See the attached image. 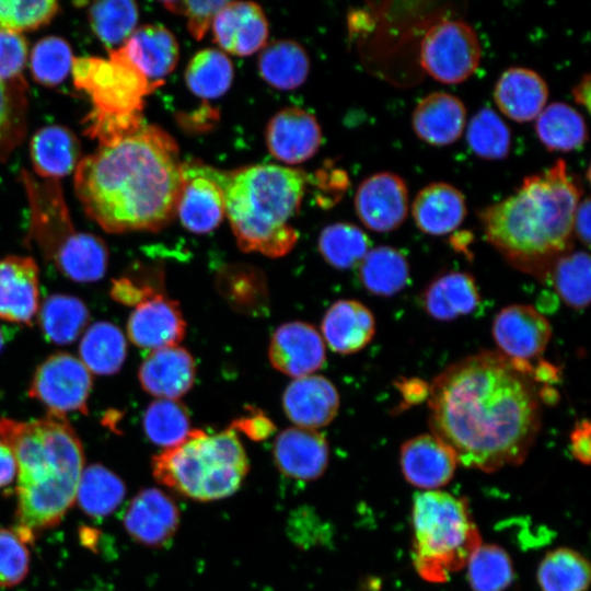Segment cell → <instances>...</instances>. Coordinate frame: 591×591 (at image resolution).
<instances>
[{
    "label": "cell",
    "mask_w": 591,
    "mask_h": 591,
    "mask_svg": "<svg viewBox=\"0 0 591 591\" xmlns=\"http://www.w3.org/2000/svg\"><path fill=\"white\" fill-rule=\"evenodd\" d=\"M532 369L496 351L463 358L429 385V425L457 463L494 472L523 462L542 424Z\"/></svg>",
    "instance_id": "obj_1"
},
{
    "label": "cell",
    "mask_w": 591,
    "mask_h": 591,
    "mask_svg": "<svg viewBox=\"0 0 591 591\" xmlns=\"http://www.w3.org/2000/svg\"><path fill=\"white\" fill-rule=\"evenodd\" d=\"M182 183L178 147L155 125L82 158L74 173L85 213L108 233L166 227L176 215Z\"/></svg>",
    "instance_id": "obj_2"
},
{
    "label": "cell",
    "mask_w": 591,
    "mask_h": 591,
    "mask_svg": "<svg viewBox=\"0 0 591 591\" xmlns=\"http://www.w3.org/2000/svg\"><path fill=\"white\" fill-rule=\"evenodd\" d=\"M581 188L563 160L525 177L507 198L478 212L485 239L514 268L548 279L555 260L571 251Z\"/></svg>",
    "instance_id": "obj_3"
},
{
    "label": "cell",
    "mask_w": 591,
    "mask_h": 591,
    "mask_svg": "<svg viewBox=\"0 0 591 591\" xmlns=\"http://www.w3.org/2000/svg\"><path fill=\"white\" fill-rule=\"evenodd\" d=\"M0 438L16 463L14 531L25 542L57 525L76 501L84 467L82 443L65 416L0 419Z\"/></svg>",
    "instance_id": "obj_4"
},
{
    "label": "cell",
    "mask_w": 591,
    "mask_h": 591,
    "mask_svg": "<svg viewBox=\"0 0 591 591\" xmlns=\"http://www.w3.org/2000/svg\"><path fill=\"white\" fill-rule=\"evenodd\" d=\"M239 247L280 257L296 245L299 233L289 223L298 213L306 185L304 172L257 164L232 172L213 169Z\"/></svg>",
    "instance_id": "obj_5"
},
{
    "label": "cell",
    "mask_w": 591,
    "mask_h": 591,
    "mask_svg": "<svg viewBox=\"0 0 591 591\" xmlns=\"http://www.w3.org/2000/svg\"><path fill=\"white\" fill-rule=\"evenodd\" d=\"M247 472L245 450L231 427L215 434L194 429L152 460L153 477L160 484L198 501L231 496Z\"/></svg>",
    "instance_id": "obj_6"
},
{
    "label": "cell",
    "mask_w": 591,
    "mask_h": 591,
    "mask_svg": "<svg viewBox=\"0 0 591 591\" xmlns=\"http://www.w3.org/2000/svg\"><path fill=\"white\" fill-rule=\"evenodd\" d=\"M412 525L413 564L428 582L448 581L482 544L466 500L438 489L414 497Z\"/></svg>",
    "instance_id": "obj_7"
},
{
    "label": "cell",
    "mask_w": 591,
    "mask_h": 591,
    "mask_svg": "<svg viewBox=\"0 0 591 591\" xmlns=\"http://www.w3.org/2000/svg\"><path fill=\"white\" fill-rule=\"evenodd\" d=\"M73 83L92 100L93 109L108 114L141 113L143 97L162 84L150 82L126 57L121 47L108 59L73 58Z\"/></svg>",
    "instance_id": "obj_8"
},
{
    "label": "cell",
    "mask_w": 591,
    "mask_h": 591,
    "mask_svg": "<svg viewBox=\"0 0 591 591\" xmlns=\"http://www.w3.org/2000/svg\"><path fill=\"white\" fill-rule=\"evenodd\" d=\"M482 58L475 30L463 20H443L431 25L421 42L420 62L436 80L459 83L470 78Z\"/></svg>",
    "instance_id": "obj_9"
},
{
    "label": "cell",
    "mask_w": 591,
    "mask_h": 591,
    "mask_svg": "<svg viewBox=\"0 0 591 591\" xmlns=\"http://www.w3.org/2000/svg\"><path fill=\"white\" fill-rule=\"evenodd\" d=\"M92 384V374L81 360L66 352H57L38 366L28 394L45 405L50 414H86Z\"/></svg>",
    "instance_id": "obj_10"
},
{
    "label": "cell",
    "mask_w": 591,
    "mask_h": 591,
    "mask_svg": "<svg viewBox=\"0 0 591 591\" xmlns=\"http://www.w3.org/2000/svg\"><path fill=\"white\" fill-rule=\"evenodd\" d=\"M31 206L28 239L35 242L50 262L77 234L57 179L38 182L26 171L22 172Z\"/></svg>",
    "instance_id": "obj_11"
},
{
    "label": "cell",
    "mask_w": 591,
    "mask_h": 591,
    "mask_svg": "<svg viewBox=\"0 0 591 591\" xmlns=\"http://www.w3.org/2000/svg\"><path fill=\"white\" fill-rule=\"evenodd\" d=\"M408 206L406 183L392 172H380L367 177L355 196L358 218L375 232L397 229L407 217Z\"/></svg>",
    "instance_id": "obj_12"
},
{
    "label": "cell",
    "mask_w": 591,
    "mask_h": 591,
    "mask_svg": "<svg viewBox=\"0 0 591 591\" xmlns=\"http://www.w3.org/2000/svg\"><path fill=\"white\" fill-rule=\"evenodd\" d=\"M182 179L176 208L182 224L198 234L215 230L224 217V199L213 169L182 164Z\"/></svg>",
    "instance_id": "obj_13"
},
{
    "label": "cell",
    "mask_w": 591,
    "mask_h": 591,
    "mask_svg": "<svg viewBox=\"0 0 591 591\" xmlns=\"http://www.w3.org/2000/svg\"><path fill=\"white\" fill-rule=\"evenodd\" d=\"M493 337L503 356L530 362L544 352L552 337V327L533 306L513 304L496 315Z\"/></svg>",
    "instance_id": "obj_14"
},
{
    "label": "cell",
    "mask_w": 591,
    "mask_h": 591,
    "mask_svg": "<svg viewBox=\"0 0 591 591\" xmlns=\"http://www.w3.org/2000/svg\"><path fill=\"white\" fill-rule=\"evenodd\" d=\"M271 366L293 378L310 375L325 362V344L317 329L305 322L293 321L280 325L268 347Z\"/></svg>",
    "instance_id": "obj_15"
},
{
    "label": "cell",
    "mask_w": 591,
    "mask_h": 591,
    "mask_svg": "<svg viewBox=\"0 0 591 591\" xmlns=\"http://www.w3.org/2000/svg\"><path fill=\"white\" fill-rule=\"evenodd\" d=\"M185 333L186 322L178 302L163 292L137 304L127 322L132 344L151 351L178 345Z\"/></svg>",
    "instance_id": "obj_16"
},
{
    "label": "cell",
    "mask_w": 591,
    "mask_h": 591,
    "mask_svg": "<svg viewBox=\"0 0 591 591\" xmlns=\"http://www.w3.org/2000/svg\"><path fill=\"white\" fill-rule=\"evenodd\" d=\"M127 533L138 543L162 547L171 542L179 524L175 502L158 488L138 493L124 514Z\"/></svg>",
    "instance_id": "obj_17"
},
{
    "label": "cell",
    "mask_w": 591,
    "mask_h": 591,
    "mask_svg": "<svg viewBox=\"0 0 591 591\" xmlns=\"http://www.w3.org/2000/svg\"><path fill=\"white\" fill-rule=\"evenodd\" d=\"M399 465L409 484L424 490H437L452 479L457 460L441 439L424 433L402 444Z\"/></svg>",
    "instance_id": "obj_18"
},
{
    "label": "cell",
    "mask_w": 591,
    "mask_h": 591,
    "mask_svg": "<svg viewBox=\"0 0 591 591\" xmlns=\"http://www.w3.org/2000/svg\"><path fill=\"white\" fill-rule=\"evenodd\" d=\"M322 142L316 118L299 107L276 113L266 128V143L273 157L287 164H299L312 158Z\"/></svg>",
    "instance_id": "obj_19"
},
{
    "label": "cell",
    "mask_w": 591,
    "mask_h": 591,
    "mask_svg": "<svg viewBox=\"0 0 591 591\" xmlns=\"http://www.w3.org/2000/svg\"><path fill=\"white\" fill-rule=\"evenodd\" d=\"M211 26L215 42L229 54L250 56L266 46L268 22L255 2L228 1Z\"/></svg>",
    "instance_id": "obj_20"
},
{
    "label": "cell",
    "mask_w": 591,
    "mask_h": 591,
    "mask_svg": "<svg viewBox=\"0 0 591 591\" xmlns=\"http://www.w3.org/2000/svg\"><path fill=\"white\" fill-rule=\"evenodd\" d=\"M138 378L141 387L158 399L177 401L193 387L196 363L184 347L169 346L150 351L139 368Z\"/></svg>",
    "instance_id": "obj_21"
},
{
    "label": "cell",
    "mask_w": 591,
    "mask_h": 591,
    "mask_svg": "<svg viewBox=\"0 0 591 591\" xmlns=\"http://www.w3.org/2000/svg\"><path fill=\"white\" fill-rule=\"evenodd\" d=\"M273 455L278 470L297 480H313L326 470L329 457L325 436L300 427L281 431L274 443Z\"/></svg>",
    "instance_id": "obj_22"
},
{
    "label": "cell",
    "mask_w": 591,
    "mask_h": 591,
    "mask_svg": "<svg viewBox=\"0 0 591 591\" xmlns=\"http://www.w3.org/2000/svg\"><path fill=\"white\" fill-rule=\"evenodd\" d=\"M39 305L38 267L32 257L0 259V318L30 325Z\"/></svg>",
    "instance_id": "obj_23"
},
{
    "label": "cell",
    "mask_w": 591,
    "mask_h": 591,
    "mask_svg": "<svg viewBox=\"0 0 591 591\" xmlns=\"http://www.w3.org/2000/svg\"><path fill=\"white\" fill-rule=\"evenodd\" d=\"M282 407L286 416L298 427L315 430L335 418L339 394L328 379L310 374L294 379L286 387Z\"/></svg>",
    "instance_id": "obj_24"
},
{
    "label": "cell",
    "mask_w": 591,
    "mask_h": 591,
    "mask_svg": "<svg viewBox=\"0 0 591 591\" xmlns=\"http://www.w3.org/2000/svg\"><path fill=\"white\" fill-rule=\"evenodd\" d=\"M465 123L464 103L457 96L443 91L424 96L412 115V125L417 137L432 146H447L456 141Z\"/></svg>",
    "instance_id": "obj_25"
},
{
    "label": "cell",
    "mask_w": 591,
    "mask_h": 591,
    "mask_svg": "<svg viewBox=\"0 0 591 591\" xmlns=\"http://www.w3.org/2000/svg\"><path fill=\"white\" fill-rule=\"evenodd\" d=\"M548 86L534 70L511 67L498 78L494 100L502 114L518 123L536 118L546 105Z\"/></svg>",
    "instance_id": "obj_26"
},
{
    "label": "cell",
    "mask_w": 591,
    "mask_h": 591,
    "mask_svg": "<svg viewBox=\"0 0 591 591\" xmlns=\"http://www.w3.org/2000/svg\"><path fill=\"white\" fill-rule=\"evenodd\" d=\"M128 60L150 81L162 79L178 61V43L171 31L159 24L143 25L134 31L120 46Z\"/></svg>",
    "instance_id": "obj_27"
},
{
    "label": "cell",
    "mask_w": 591,
    "mask_h": 591,
    "mask_svg": "<svg viewBox=\"0 0 591 591\" xmlns=\"http://www.w3.org/2000/svg\"><path fill=\"white\" fill-rule=\"evenodd\" d=\"M322 338L331 350L350 355L362 350L375 334L372 312L357 300H338L329 306L321 324Z\"/></svg>",
    "instance_id": "obj_28"
},
{
    "label": "cell",
    "mask_w": 591,
    "mask_h": 591,
    "mask_svg": "<svg viewBox=\"0 0 591 591\" xmlns=\"http://www.w3.org/2000/svg\"><path fill=\"white\" fill-rule=\"evenodd\" d=\"M417 228L429 235H444L455 230L466 216L465 197L460 189L444 182L421 188L412 205Z\"/></svg>",
    "instance_id": "obj_29"
},
{
    "label": "cell",
    "mask_w": 591,
    "mask_h": 591,
    "mask_svg": "<svg viewBox=\"0 0 591 591\" xmlns=\"http://www.w3.org/2000/svg\"><path fill=\"white\" fill-rule=\"evenodd\" d=\"M480 294L472 275L449 271L433 279L421 296L428 315L438 321H452L476 310Z\"/></svg>",
    "instance_id": "obj_30"
},
{
    "label": "cell",
    "mask_w": 591,
    "mask_h": 591,
    "mask_svg": "<svg viewBox=\"0 0 591 591\" xmlns=\"http://www.w3.org/2000/svg\"><path fill=\"white\" fill-rule=\"evenodd\" d=\"M35 172L46 179H57L70 174L80 158V143L74 134L60 125L39 129L30 144Z\"/></svg>",
    "instance_id": "obj_31"
},
{
    "label": "cell",
    "mask_w": 591,
    "mask_h": 591,
    "mask_svg": "<svg viewBox=\"0 0 591 591\" xmlns=\"http://www.w3.org/2000/svg\"><path fill=\"white\" fill-rule=\"evenodd\" d=\"M217 288L235 311L255 316L267 313V280L259 269L245 264L228 265L218 273Z\"/></svg>",
    "instance_id": "obj_32"
},
{
    "label": "cell",
    "mask_w": 591,
    "mask_h": 591,
    "mask_svg": "<svg viewBox=\"0 0 591 591\" xmlns=\"http://www.w3.org/2000/svg\"><path fill=\"white\" fill-rule=\"evenodd\" d=\"M258 71L273 88L293 90L306 80L310 59L299 43L291 39L274 40L262 49Z\"/></svg>",
    "instance_id": "obj_33"
},
{
    "label": "cell",
    "mask_w": 591,
    "mask_h": 591,
    "mask_svg": "<svg viewBox=\"0 0 591 591\" xmlns=\"http://www.w3.org/2000/svg\"><path fill=\"white\" fill-rule=\"evenodd\" d=\"M409 275L406 256L387 245L371 248L359 264L363 287L378 297L389 298L402 291L409 281Z\"/></svg>",
    "instance_id": "obj_34"
},
{
    "label": "cell",
    "mask_w": 591,
    "mask_h": 591,
    "mask_svg": "<svg viewBox=\"0 0 591 591\" xmlns=\"http://www.w3.org/2000/svg\"><path fill=\"white\" fill-rule=\"evenodd\" d=\"M535 131L540 141L551 151H571L581 148L588 139L583 116L563 102L551 103L536 117Z\"/></svg>",
    "instance_id": "obj_35"
},
{
    "label": "cell",
    "mask_w": 591,
    "mask_h": 591,
    "mask_svg": "<svg viewBox=\"0 0 591 591\" xmlns=\"http://www.w3.org/2000/svg\"><path fill=\"white\" fill-rule=\"evenodd\" d=\"M79 354L90 372L99 375L114 374L126 359V339L114 324L97 322L85 331Z\"/></svg>",
    "instance_id": "obj_36"
},
{
    "label": "cell",
    "mask_w": 591,
    "mask_h": 591,
    "mask_svg": "<svg viewBox=\"0 0 591 591\" xmlns=\"http://www.w3.org/2000/svg\"><path fill=\"white\" fill-rule=\"evenodd\" d=\"M56 268L71 280L96 281L106 271L108 250L102 239L90 233H77L54 258Z\"/></svg>",
    "instance_id": "obj_37"
},
{
    "label": "cell",
    "mask_w": 591,
    "mask_h": 591,
    "mask_svg": "<svg viewBox=\"0 0 591 591\" xmlns=\"http://www.w3.org/2000/svg\"><path fill=\"white\" fill-rule=\"evenodd\" d=\"M590 577L588 559L569 547L551 551L537 568L541 591H587Z\"/></svg>",
    "instance_id": "obj_38"
},
{
    "label": "cell",
    "mask_w": 591,
    "mask_h": 591,
    "mask_svg": "<svg viewBox=\"0 0 591 591\" xmlns=\"http://www.w3.org/2000/svg\"><path fill=\"white\" fill-rule=\"evenodd\" d=\"M38 320L47 340L67 345L74 341L85 329L90 314L80 299L54 294L42 304Z\"/></svg>",
    "instance_id": "obj_39"
},
{
    "label": "cell",
    "mask_w": 591,
    "mask_h": 591,
    "mask_svg": "<svg viewBox=\"0 0 591 591\" xmlns=\"http://www.w3.org/2000/svg\"><path fill=\"white\" fill-rule=\"evenodd\" d=\"M125 493L126 487L116 474L94 464L83 470L76 500L89 517L104 518L121 503Z\"/></svg>",
    "instance_id": "obj_40"
},
{
    "label": "cell",
    "mask_w": 591,
    "mask_h": 591,
    "mask_svg": "<svg viewBox=\"0 0 591 591\" xmlns=\"http://www.w3.org/2000/svg\"><path fill=\"white\" fill-rule=\"evenodd\" d=\"M185 81L195 95L217 99L223 95L232 84L233 65L219 49L199 50L186 67Z\"/></svg>",
    "instance_id": "obj_41"
},
{
    "label": "cell",
    "mask_w": 591,
    "mask_h": 591,
    "mask_svg": "<svg viewBox=\"0 0 591 591\" xmlns=\"http://www.w3.org/2000/svg\"><path fill=\"white\" fill-rule=\"evenodd\" d=\"M318 251L331 266L345 270L361 263L371 250V240L357 225L336 222L325 227L318 236Z\"/></svg>",
    "instance_id": "obj_42"
},
{
    "label": "cell",
    "mask_w": 591,
    "mask_h": 591,
    "mask_svg": "<svg viewBox=\"0 0 591 591\" xmlns=\"http://www.w3.org/2000/svg\"><path fill=\"white\" fill-rule=\"evenodd\" d=\"M591 260L587 252L570 251L555 260L548 279L558 297L570 308L582 310L590 303Z\"/></svg>",
    "instance_id": "obj_43"
},
{
    "label": "cell",
    "mask_w": 591,
    "mask_h": 591,
    "mask_svg": "<svg viewBox=\"0 0 591 591\" xmlns=\"http://www.w3.org/2000/svg\"><path fill=\"white\" fill-rule=\"evenodd\" d=\"M27 84L23 77L0 80V161L23 141L27 128Z\"/></svg>",
    "instance_id": "obj_44"
},
{
    "label": "cell",
    "mask_w": 591,
    "mask_h": 591,
    "mask_svg": "<svg viewBox=\"0 0 591 591\" xmlns=\"http://www.w3.org/2000/svg\"><path fill=\"white\" fill-rule=\"evenodd\" d=\"M88 15L92 31L111 51L134 33L138 8L130 0L97 1L91 4Z\"/></svg>",
    "instance_id": "obj_45"
},
{
    "label": "cell",
    "mask_w": 591,
    "mask_h": 591,
    "mask_svg": "<svg viewBox=\"0 0 591 591\" xmlns=\"http://www.w3.org/2000/svg\"><path fill=\"white\" fill-rule=\"evenodd\" d=\"M143 429L154 444L169 449L183 442L192 431L186 407L173 399H157L146 409Z\"/></svg>",
    "instance_id": "obj_46"
},
{
    "label": "cell",
    "mask_w": 591,
    "mask_h": 591,
    "mask_svg": "<svg viewBox=\"0 0 591 591\" xmlns=\"http://www.w3.org/2000/svg\"><path fill=\"white\" fill-rule=\"evenodd\" d=\"M465 567L473 591H505L514 577L510 556L496 544H480Z\"/></svg>",
    "instance_id": "obj_47"
},
{
    "label": "cell",
    "mask_w": 591,
    "mask_h": 591,
    "mask_svg": "<svg viewBox=\"0 0 591 591\" xmlns=\"http://www.w3.org/2000/svg\"><path fill=\"white\" fill-rule=\"evenodd\" d=\"M466 140L471 150L486 160L503 159L511 148L508 125L489 107H483L471 118Z\"/></svg>",
    "instance_id": "obj_48"
},
{
    "label": "cell",
    "mask_w": 591,
    "mask_h": 591,
    "mask_svg": "<svg viewBox=\"0 0 591 591\" xmlns=\"http://www.w3.org/2000/svg\"><path fill=\"white\" fill-rule=\"evenodd\" d=\"M72 49L58 36L38 40L32 49L30 68L34 80L45 86L60 84L72 68Z\"/></svg>",
    "instance_id": "obj_49"
},
{
    "label": "cell",
    "mask_w": 591,
    "mask_h": 591,
    "mask_svg": "<svg viewBox=\"0 0 591 591\" xmlns=\"http://www.w3.org/2000/svg\"><path fill=\"white\" fill-rule=\"evenodd\" d=\"M58 10L54 0H0V30L19 34L36 30L49 23Z\"/></svg>",
    "instance_id": "obj_50"
},
{
    "label": "cell",
    "mask_w": 591,
    "mask_h": 591,
    "mask_svg": "<svg viewBox=\"0 0 591 591\" xmlns=\"http://www.w3.org/2000/svg\"><path fill=\"white\" fill-rule=\"evenodd\" d=\"M84 134L109 147L134 135L142 126V114H108L92 109L84 118Z\"/></svg>",
    "instance_id": "obj_51"
},
{
    "label": "cell",
    "mask_w": 591,
    "mask_h": 591,
    "mask_svg": "<svg viewBox=\"0 0 591 591\" xmlns=\"http://www.w3.org/2000/svg\"><path fill=\"white\" fill-rule=\"evenodd\" d=\"M30 569L26 543L12 529L0 528V587L20 583Z\"/></svg>",
    "instance_id": "obj_52"
},
{
    "label": "cell",
    "mask_w": 591,
    "mask_h": 591,
    "mask_svg": "<svg viewBox=\"0 0 591 591\" xmlns=\"http://www.w3.org/2000/svg\"><path fill=\"white\" fill-rule=\"evenodd\" d=\"M228 1H165L169 11L187 18V27L195 39H201L212 24L216 14Z\"/></svg>",
    "instance_id": "obj_53"
},
{
    "label": "cell",
    "mask_w": 591,
    "mask_h": 591,
    "mask_svg": "<svg viewBox=\"0 0 591 591\" xmlns=\"http://www.w3.org/2000/svg\"><path fill=\"white\" fill-rule=\"evenodd\" d=\"M26 57L25 38L19 33L0 30V80L10 81L22 77Z\"/></svg>",
    "instance_id": "obj_54"
},
{
    "label": "cell",
    "mask_w": 591,
    "mask_h": 591,
    "mask_svg": "<svg viewBox=\"0 0 591 591\" xmlns=\"http://www.w3.org/2000/svg\"><path fill=\"white\" fill-rule=\"evenodd\" d=\"M155 285L141 283L135 278H119L113 282L111 296L120 303L137 305L140 302L161 293Z\"/></svg>",
    "instance_id": "obj_55"
},
{
    "label": "cell",
    "mask_w": 591,
    "mask_h": 591,
    "mask_svg": "<svg viewBox=\"0 0 591 591\" xmlns=\"http://www.w3.org/2000/svg\"><path fill=\"white\" fill-rule=\"evenodd\" d=\"M231 428L243 431L253 440H263L270 436L275 430L274 424L260 412H252L251 414L234 420Z\"/></svg>",
    "instance_id": "obj_56"
},
{
    "label": "cell",
    "mask_w": 591,
    "mask_h": 591,
    "mask_svg": "<svg viewBox=\"0 0 591 591\" xmlns=\"http://www.w3.org/2000/svg\"><path fill=\"white\" fill-rule=\"evenodd\" d=\"M591 427L589 420L579 421L570 433L571 453L580 463H590Z\"/></svg>",
    "instance_id": "obj_57"
},
{
    "label": "cell",
    "mask_w": 591,
    "mask_h": 591,
    "mask_svg": "<svg viewBox=\"0 0 591 591\" xmlns=\"http://www.w3.org/2000/svg\"><path fill=\"white\" fill-rule=\"evenodd\" d=\"M406 405H414L428 399L429 384L418 378L402 379L396 382Z\"/></svg>",
    "instance_id": "obj_58"
},
{
    "label": "cell",
    "mask_w": 591,
    "mask_h": 591,
    "mask_svg": "<svg viewBox=\"0 0 591 591\" xmlns=\"http://www.w3.org/2000/svg\"><path fill=\"white\" fill-rule=\"evenodd\" d=\"M590 199L586 197L580 200L573 216V234L580 242L589 247L590 245Z\"/></svg>",
    "instance_id": "obj_59"
},
{
    "label": "cell",
    "mask_w": 591,
    "mask_h": 591,
    "mask_svg": "<svg viewBox=\"0 0 591 591\" xmlns=\"http://www.w3.org/2000/svg\"><path fill=\"white\" fill-rule=\"evenodd\" d=\"M16 477V463L11 449L0 440V488L10 485Z\"/></svg>",
    "instance_id": "obj_60"
},
{
    "label": "cell",
    "mask_w": 591,
    "mask_h": 591,
    "mask_svg": "<svg viewBox=\"0 0 591 591\" xmlns=\"http://www.w3.org/2000/svg\"><path fill=\"white\" fill-rule=\"evenodd\" d=\"M560 374L558 369L547 361L541 360L536 368H533L532 379L546 384L556 382Z\"/></svg>",
    "instance_id": "obj_61"
},
{
    "label": "cell",
    "mask_w": 591,
    "mask_h": 591,
    "mask_svg": "<svg viewBox=\"0 0 591 591\" xmlns=\"http://www.w3.org/2000/svg\"><path fill=\"white\" fill-rule=\"evenodd\" d=\"M590 74H584L581 80L572 88V96L577 104L582 105L590 111Z\"/></svg>",
    "instance_id": "obj_62"
},
{
    "label": "cell",
    "mask_w": 591,
    "mask_h": 591,
    "mask_svg": "<svg viewBox=\"0 0 591 591\" xmlns=\"http://www.w3.org/2000/svg\"><path fill=\"white\" fill-rule=\"evenodd\" d=\"M5 341H7V333H5L4 327L0 325V350L4 346Z\"/></svg>",
    "instance_id": "obj_63"
}]
</instances>
